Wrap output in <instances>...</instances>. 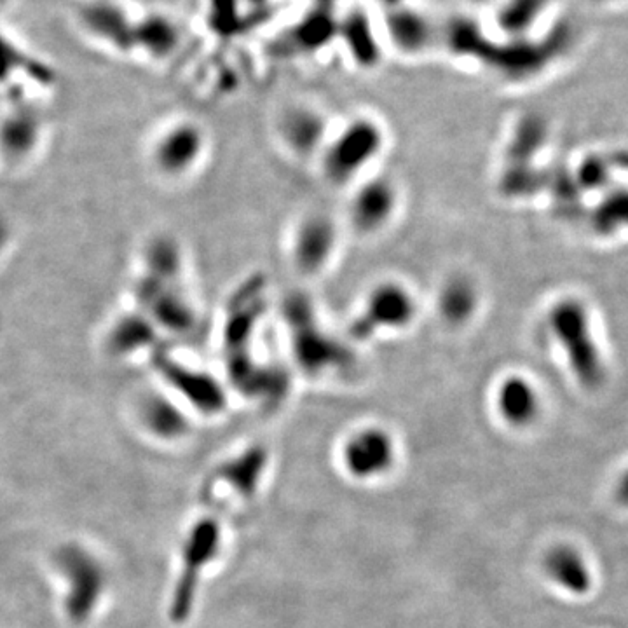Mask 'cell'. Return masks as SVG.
Instances as JSON below:
<instances>
[{
  "instance_id": "1",
  "label": "cell",
  "mask_w": 628,
  "mask_h": 628,
  "mask_svg": "<svg viewBox=\"0 0 628 628\" xmlns=\"http://www.w3.org/2000/svg\"><path fill=\"white\" fill-rule=\"evenodd\" d=\"M388 145V133L377 117L358 114L332 130L318 156L321 177L335 189H349L374 173Z\"/></svg>"
},
{
  "instance_id": "2",
  "label": "cell",
  "mask_w": 628,
  "mask_h": 628,
  "mask_svg": "<svg viewBox=\"0 0 628 628\" xmlns=\"http://www.w3.org/2000/svg\"><path fill=\"white\" fill-rule=\"evenodd\" d=\"M419 314L421 302L416 290L400 278H383L362 295L349 321V341L367 344L381 337L405 334L416 325Z\"/></svg>"
},
{
  "instance_id": "3",
  "label": "cell",
  "mask_w": 628,
  "mask_h": 628,
  "mask_svg": "<svg viewBox=\"0 0 628 628\" xmlns=\"http://www.w3.org/2000/svg\"><path fill=\"white\" fill-rule=\"evenodd\" d=\"M547 321L574 377L587 388L599 386L604 369L587 308L576 299H560L548 311Z\"/></svg>"
},
{
  "instance_id": "4",
  "label": "cell",
  "mask_w": 628,
  "mask_h": 628,
  "mask_svg": "<svg viewBox=\"0 0 628 628\" xmlns=\"http://www.w3.org/2000/svg\"><path fill=\"white\" fill-rule=\"evenodd\" d=\"M341 246V226L327 212L313 210L295 220L288 236V259L304 280H316L332 267Z\"/></svg>"
},
{
  "instance_id": "5",
  "label": "cell",
  "mask_w": 628,
  "mask_h": 628,
  "mask_svg": "<svg viewBox=\"0 0 628 628\" xmlns=\"http://www.w3.org/2000/svg\"><path fill=\"white\" fill-rule=\"evenodd\" d=\"M346 205V224L360 238H376L395 224L402 208V189L386 173H370L356 182Z\"/></svg>"
},
{
  "instance_id": "6",
  "label": "cell",
  "mask_w": 628,
  "mask_h": 628,
  "mask_svg": "<svg viewBox=\"0 0 628 628\" xmlns=\"http://www.w3.org/2000/svg\"><path fill=\"white\" fill-rule=\"evenodd\" d=\"M287 316L290 330V342L295 362L309 376H323L328 370H335L348 365L344 360V348L339 342L328 337L327 332L314 321L313 309L308 302L295 299L287 304Z\"/></svg>"
},
{
  "instance_id": "7",
  "label": "cell",
  "mask_w": 628,
  "mask_h": 628,
  "mask_svg": "<svg viewBox=\"0 0 628 628\" xmlns=\"http://www.w3.org/2000/svg\"><path fill=\"white\" fill-rule=\"evenodd\" d=\"M220 527L215 520H199L192 527L184 548V571L178 581L177 592L173 597L171 616L177 622H184L191 615L194 606V595L198 590L201 573L219 552Z\"/></svg>"
},
{
  "instance_id": "8",
  "label": "cell",
  "mask_w": 628,
  "mask_h": 628,
  "mask_svg": "<svg viewBox=\"0 0 628 628\" xmlns=\"http://www.w3.org/2000/svg\"><path fill=\"white\" fill-rule=\"evenodd\" d=\"M341 459L351 477L362 480L381 477L395 465V438L383 426H362L344 440Z\"/></svg>"
},
{
  "instance_id": "9",
  "label": "cell",
  "mask_w": 628,
  "mask_h": 628,
  "mask_svg": "<svg viewBox=\"0 0 628 628\" xmlns=\"http://www.w3.org/2000/svg\"><path fill=\"white\" fill-rule=\"evenodd\" d=\"M332 133L327 116L311 105H292L276 123L280 144L297 159H318Z\"/></svg>"
},
{
  "instance_id": "10",
  "label": "cell",
  "mask_w": 628,
  "mask_h": 628,
  "mask_svg": "<svg viewBox=\"0 0 628 628\" xmlns=\"http://www.w3.org/2000/svg\"><path fill=\"white\" fill-rule=\"evenodd\" d=\"M482 301L484 295L478 281L465 271H454L440 281L433 304L438 321L452 332H458L477 320Z\"/></svg>"
},
{
  "instance_id": "11",
  "label": "cell",
  "mask_w": 628,
  "mask_h": 628,
  "mask_svg": "<svg viewBox=\"0 0 628 628\" xmlns=\"http://www.w3.org/2000/svg\"><path fill=\"white\" fill-rule=\"evenodd\" d=\"M492 403L499 419L515 430H524L540 417L541 398L533 381L519 372L498 379L492 391Z\"/></svg>"
},
{
  "instance_id": "12",
  "label": "cell",
  "mask_w": 628,
  "mask_h": 628,
  "mask_svg": "<svg viewBox=\"0 0 628 628\" xmlns=\"http://www.w3.org/2000/svg\"><path fill=\"white\" fill-rule=\"evenodd\" d=\"M384 32L393 48L405 56L423 55L435 42V25L428 14L400 4L386 9Z\"/></svg>"
},
{
  "instance_id": "13",
  "label": "cell",
  "mask_w": 628,
  "mask_h": 628,
  "mask_svg": "<svg viewBox=\"0 0 628 628\" xmlns=\"http://www.w3.org/2000/svg\"><path fill=\"white\" fill-rule=\"evenodd\" d=\"M548 578L573 595H585L592 588V574L578 550L569 545L550 548L543 560Z\"/></svg>"
},
{
  "instance_id": "14",
  "label": "cell",
  "mask_w": 628,
  "mask_h": 628,
  "mask_svg": "<svg viewBox=\"0 0 628 628\" xmlns=\"http://www.w3.org/2000/svg\"><path fill=\"white\" fill-rule=\"evenodd\" d=\"M269 452L264 445H252L241 452L236 458L229 459L220 466L217 475L224 484L229 485L241 498H252L259 489L260 480L264 477Z\"/></svg>"
},
{
  "instance_id": "15",
  "label": "cell",
  "mask_w": 628,
  "mask_h": 628,
  "mask_svg": "<svg viewBox=\"0 0 628 628\" xmlns=\"http://www.w3.org/2000/svg\"><path fill=\"white\" fill-rule=\"evenodd\" d=\"M346 39V46L351 56L360 65H374L379 60V42H377L374 27L367 14L355 11L349 14L344 21H339V34Z\"/></svg>"
},
{
  "instance_id": "16",
  "label": "cell",
  "mask_w": 628,
  "mask_h": 628,
  "mask_svg": "<svg viewBox=\"0 0 628 628\" xmlns=\"http://www.w3.org/2000/svg\"><path fill=\"white\" fill-rule=\"evenodd\" d=\"M547 4L548 0H503L496 11L499 30L512 39H522Z\"/></svg>"
},
{
  "instance_id": "17",
  "label": "cell",
  "mask_w": 628,
  "mask_h": 628,
  "mask_svg": "<svg viewBox=\"0 0 628 628\" xmlns=\"http://www.w3.org/2000/svg\"><path fill=\"white\" fill-rule=\"evenodd\" d=\"M337 34L339 21L327 13H313L295 28L292 41L304 51H314L323 48L332 37H337Z\"/></svg>"
},
{
  "instance_id": "18",
  "label": "cell",
  "mask_w": 628,
  "mask_h": 628,
  "mask_svg": "<svg viewBox=\"0 0 628 628\" xmlns=\"http://www.w3.org/2000/svg\"><path fill=\"white\" fill-rule=\"evenodd\" d=\"M594 222L597 231H602V233L628 226V192H618L606 199L597 208Z\"/></svg>"
},
{
  "instance_id": "19",
  "label": "cell",
  "mask_w": 628,
  "mask_h": 628,
  "mask_svg": "<svg viewBox=\"0 0 628 628\" xmlns=\"http://www.w3.org/2000/svg\"><path fill=\"white\" fill-rule=\"evenodd\" d=\"M608 178V164L601 161L599 157H588L585 163L580 166L578 173V182L585 185L587 189H595L601 187Z\"/></svg>"
},
{
  "instance_id": "20",
  "label": "cell",
  "mask_w": 628,
  "mask_h": 628,
  "mask_svg": "<svg viewBox=\"0 0 628 628\" xmlns=\"http://www.w3.org/2000/svg\"><path fill=\"white\" fill-rule=\"evenodd\" d=\"M616 499H618L623 506H628V470L625 471L622 478L618 480V485H616Z\"/></svg>"
},
{
  "instance_id": "21",
  "label": "cell",
  "mask_w": 628,
  "mask_h": 628,
  "mask_svg": "<svg viewBox=\"0 0 628 628\" xmlns=\"http://www.w3.org/2000/svg\"><path fill=\"white\" fill-rule=\"evenodd\" d=\"M384 6L386 9H390V7L400 6V4H405V0H383Z\"/></svg>"
}]
</instances>
